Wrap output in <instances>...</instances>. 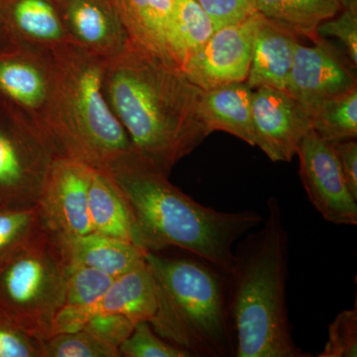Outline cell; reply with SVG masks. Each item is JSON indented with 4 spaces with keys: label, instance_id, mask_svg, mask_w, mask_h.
Masks as SVG:
<instances>
[{
    "label": "cell",
    "instance_id": "obj_1",
    "mask_svg": "<svg viewBox=\"0 0 357 357\" xmlns=\"http://www.w3.org/2000/svg\"><path fill=\"white\" fill-rule=\"evenodd\" d=\"M102 89L136 153L167 175L211 134L201 114L204 89L131 42L103 61Z\"/></svg>",
    "mask_w": 357,
    "mask_h": 357
},
{
    "label": "cell",
    "instance_id": "obj_2",
    "mask_svg": "<svg viewBox=\"0 0 357 357\" xmlns=\"http://www.w3.org/2000/svg\"><path fill=\"white\" fill-rule=\"evenodd\" d=\"M109 175L130 206L134 243L145 251L178 248L227 273L237 241L263 222L252 210L225 213L203 206L136 152Z\"/></svg>",
    "mask_w": 357,
    "mask_h": 357
},
{
    "label": "cell",
    "instance_id": "obj_3",
    "mask_svg": "<svg viewBox=\"0 0 357 357\" xmlns=\"http://www.w3.org/2000/svg\"><path fill=\"white\" fill-rule=\"evenodd\" d=\"M266 208V220L237 244L227 272L236 357H311L294 342L289 319L290 243L283 213L274 197Z\"/></svg>",
    "mask_w": 357,
    "mask_h": 357
},
{
    "label": "cell",
    "instance_id": "obj_4",
    "mask_svg": "<svg viewBox=\"0 0 357 357\" xmlns=\"http://www.w3.org/2000/svg\"><path fill=\"white\" fill-rule=\"evenodd\" d=\"M52 54L45 139L57 156L109 174L135 150L103 93V61L72 43Z\"/></svg>",
    "mask_w": 357,
    "mask_h": 357
},
{
    "label": "cell",
    "instance_id": "obj_5",
    "mask_svg": "<svg viewBox=\"0 0 357 357\" xmlns=\"http://www.w3.org/2000/svg\"><path fill=\"white\" fill-rule=\"evenodd\" d=\"M156 287L154 332L191 357L236 356L229 279L222 269L191 255L166 257L147 251Z\"/></svg>",
    "mask_w": 357,
    "mask_h": 357
},
{
    "label": "cell",
    "instance_id": "obj_6",
    "mask_svg": "<svg viewBox=\"0 0 357 357\" xmlns=\"http://www.w3.org/2000/svg\"><path fill=\"white\" fill-rule=\"evenodd\" d=\"M70 268L62 239L42 227L0 261V312L40 340L51 337Z\"/></svg>",
    "mask_w": 357,
    "mask_h": 357
},
{
    "label": "cell",
    "instance_id": "obj_7",
    "mask_svg": "<svg viewBox=\"0 0 357 357\" xmlns=\"http://www.w3.org/2000/svg\"><path fill=\"white\" fill-rule=\"evenodd\" d=\"M56 157L31 122L0 100V206H36Z\"/></svg>",
    "mask_w": 357,
    "mask_h": 357
},
{
    "label": "cell",
    "instance_id": "obj_8",
    "mask_svg": "<svg viewBox=\"0 0 357 357\" xmlns=\"http://www.w3.org/2000/svg\"><path fill=\"white\" fill-rule=\"evenodd\" d=\"M52 86V52L17 42L0 51V100L31 122L42 135Z\"/></svg>",
    "mask_w": 357,
    "mask_h": 357
},
{
    "label": "cell",
    "instance_id": "obj_9",
    "mask_svg": "<svg viewBox=\"0 0 357 357\" xmlns=\"http://www.w3.org/2000/svg\"><path fill=\"white\" fill-rule=\"evenodd\" d=\"M93 169L57 156L40 194L37 208L42 227L63 241L93 232L89 215V187Z\"/></svg>",
    "mask_w": 357,
    "mask_h": 357
},
{
    "label": "cell",
    "instance_id": "obj_10",
    "mask_svg": "<svg viewBox=\"0 0 357 357\" xmlns=\"http://www.w3.org/2000/svg\"><path fill=\"white\" fill-rule=\"evenodd\" d=\"M307 198L326 222L357 225V199L345 182L335 149L312 129L297 150Z\"/></svg>",
    "mask_w": 357,
    "mask_h": 357
},
{
    "label": "cell",
    "instance_id": "obj_11",
    "mask_svg": "<svg viewBox=\"0 0 357 357\" xmlns=\"http://www.w3.org/2000/svg\"><path fill=\"white\" fill-rule=\"evenodd\" d=\"M356 66L326 38L298 42L285 91L306 107L357 88Z\"/></svg>",
    "mask_w": 357,
    "mask_h": 357
},
{
    "label": "cell",
    "instance_id": "obj_12",
    "mask_svg": "<svg viewBox=\"0 0 357 357\" xmlns=\"http://www.w3.org/2000/svg\"><path fill=\"white\" fill-rule=\"evenodd\" d=\"M255 146L272 162H291L312 129L304 105L282 89L260 86L252 91Z\"/></svg>",
    "mask_w": 357,
    "mask_h": 357
},
{
    "label": "cell",
    "instance_id": "obj_13",
    "mask_svg": "<svg viewBox=\"0 0 357 357\" xmlns=\"http://www.w3.org/2000/svg\"><path fill=\"white\" fill-rule=\"evenodd\" d=\"M259 14L220 28L204 48L185 65L183 72L199 88L206 91L248 77Z\"/></svg>",
    "mask_w": 357,
    "mask_h": 357
},
{
    "label": "cell",
    "instance_id": "obj_14",
    "mask_svg": "<svg viewBox=\"0 0 357 357\" xmlns=\"http://www.w3.org/2000/svg\"><path fill=\"white\" fill-rule=\"evenodd\" d=\"M70 42L105 61L128 47V30L114 0H58Z\"/></svg>",
    "mask_w": 357,
    "mask_h": 357
},
{
    "label": "cell",
    "instance_id": "obj_15",
    "mask_svg": "<svg viewBox=\"0 0 357 357\" xmlns=\"http://www.w3.org/2000/svg\"><path fill=\"white\" fill-rule=\"evenodd\" d=\"M114 1L131 43L166 64L178 68L174 45L173 0Z\"/></svg>",
    "mask_w": 357,
    "mask_h": 357
},
{
    "label": "cell",
    "instance_id": "obj_16",
    "mask_svg": "<svg viewBox=\"0 0 357 357\" xmlns=\"http://www.w3.org/2000/svg\"><path fill=\"white\" fill-rule=\"evenodd\" d=\"M0 14L17 43L52 53L70 43L58 0H0Z\"/></svg>",
    "mask_w": 357,
    "mask_h": 357
},
{
    "label": "cell",
    "instance_id": "obj_17",
    "mask_svg": "<svg viewBox=\"0 0 357 357\" xmlns=\"http://www.w3.org/2000/svg\"><path fill=\"white\" fill-rule=\"evenodd\" d=\"M259 14V13H258ZM299 37L259 14L252 59L245 83L251 89L270 86L285 91Z\"/></svg>",
    "mask_w": 357,
    "mask_h": 357
},
{
    "label": "cell",
    "instance_id": "obj_18",
    "mask_svg": "<svg viewBox=\"0 0 357 357\" xmlns=\"http://www.w3.org/2000/svg\"><path fill=\"white\" fill-rule=\"evenodd\" d=\"M252 91L245 82L204 91L201 114L208 132L223 131L255 146Z\"/></svg>",
    "mask_w": 357,
    "mask_h": 357
},
{
    "label": "cell",
    "instance_id": "obj_19",
    "mask_svg": "<svg viewBox=\"0 0 357 357\" xmlns=\"http://www.w3.org/2000/svg\"><path fill=\"white\" fill-rule=\"evenodd\" d=\"M63 243L72 266L93 268L114 278L143 264L147 253L130 241L96 232L63 241Z\"/></svg>",
    "mask_w": 357,
    "mask_h": 357
},
{
    "label": "cell",
    "instance_id": "obj_20",
    "mask_svg": "<svg viewBox=\"0 0 357 357\" xmlns=\"http://www.w3.org/2000/svg\"><path fill=\"white\" fill-rule=\"evenodd\" d=\"M114 277L86 266H72L64 304L54 319L52 335L82 330L98 312Z\"/></svg>",
    "mask_w": 357,
    "mask_h": 357
},
{
    "label": "cell",
    "instance_id": "obj_21",
    "mask_svg": "<svg viewBox=\"0 0 357 357\" xmlns=\"http://www.w3.org/2000/svg\"><path fill=\"white\" fill-rule=\"evenodd\" d=\"M89 215L93 232L134 243L130 206L109 174L91 172Z\"/></svg>",
    "mask_w": 357,
    "mask_h": 357
},
{
    "label": "cell",
    "instance_id": "obj_22",
    "mask_svg": "<svg viewBox=\"0 0 357 357\" xmlns=\"http://www.w3.org/2000/svg\"><path fill=\"white\" fill-rule=\"evenodd\" d=\"M157 309L156 287L146 261L115 277L103 296L98 312H112L138 324L153 318Z\"/></svg>",
    "mask_w": 357,
    "mask_h": 357
},
{
    "label": "cell",
    "instance_id": "obj_23",
    "mask_svg": "<svg viewBox=\"0 0 357 357\" xmlns=\"http://www.w3.org/2000/svg\"><path fill=\"white\" fill-rule=\"evenodd\" d=\"M255 13L261 14L295 33L316 41L319 25L337 15L340 0H249Z\"/></svg>",
    "mask_w": 357,
    "mask_h": 357
},
{
    "label": "cell",
    "instance_id": "obj_24",
    "mask_svg": "<svg viewBox=\"0 0 357 357\" xmlns=\"http://www.w3.org/2000/svg\"><path fill=\"white\" fill-rule=\"evenodd\" d=\"M215 32L198 0H173V34L178 68L184 70Z\"/></svg>",
    "mask_w": 357,
    "mask_h": 357
},
{
    "label": "cell",
    "instance_id": "obj_25",
    "mask_svg": "<svg viewBox=\"0 0 357 357\" xmlns=\"http://www.w3.org/2000/svg\"><path fill=\"white\" fill-rule=\"evenodd\" d=\"M312 130L328 143L356 139L357 88L307 107Z\"/></svg>",
    "mask_w": 357,
    "mask_h": 357
},
{
    "label": "cell",
    "instance_id": "obj_26",
    "mask_svg": "<svg viewBox=\"0 0 357 357\" xmlns=\"http://www.w3.org/2000/svg\"><path fill=\"white\" fill-rule=\"evenodd\" d=\"M38 208L0 206V261L42 229Z\"/></svg>",
    "mask_w": 357,
    "mask_h": 357
},
{
    "label": "cell",
    "instance_id": "obj_27",
    "mask_svg": "<svg viewBox=\"0 0 357 357\" xmlns=\"http://www.w3.org/2000/svg\"><path fill=\"white\" fill-rule=\"evenodd\" d=\"M44 357H119V347L105 344L84 330L57 333L42 340Z\"/></svg>",
    "mask_w": 357,
    "mask_h": 357
},
{
    "label": "cell",
    "instance_id": "obj_28",
    "mask_svg": "<svg viewBox=\"0 0 357 357\" xmlns=\"http://www.w3.org/2000/svg\"><path fill=\"white\" fill-rule=\"evenodd\" d=\"M124 357H191L189 352L167 342L148 321H140L119 347Z\"/></svg>",
    "mask_w": 357,
    "mask_h": 357
},
{
    "label": "cell",
    "instance_id": "obj_29",
    "mask_svg": "<svg viewBox=\"0 0 357 357\" xmlns=\"http://www.w3.org/2000/svg\"><path fill=\"white\" fill-rule=\"evenodd\" d=\"M342 9L337 15L319 25V37L332 36L340 42L345 55L357 65V0H340Z\"/></svg>",
    "mask_w": 357,
    "mask_h": 357
},
{
    "label": "cell",
    "instance_id": "obj_30",
    "mask_svg": "<svg viewBox=\"0 0 357 357\" xmlns=\"http://www.w3.org/2000/svg\"><path fill=\"white\" fill-rule=\"evenodd\" d=\"M318 356H357V299L351 309L340 312L328 326V342Z\"/></svg>",
    "mask_w": 357,
    "mask_h": 357
},
{
    "label": "cell",
    "instance_id": "obj_31",
    "mask_svg": "<svg viewBox=\"0 0 357 357\" xmlns=\"http://www.w3.org/2000/svg\"><path fill=\"white\" fill-rule=\"evenodd\" d=\"M0 357H44L42 340L0 312Z\"/></svg>",
    "mask_w": 357,
    "mask_h": 357
},
{
    "label": "cell",
    "instance_id": "obj_32",
    "mask_svg": "<svg viewBox=\"0 0 357 357\" xmlns=\"http://www.w3.org/2000/svg\"><path fill=\"white\" fill-rule=\"evenodd\" d=\"M136 326L131 319L112 312H96L82 330L93 335L105 344L119 347Z\"/></svg>",
    "mask_w": 357,
    "mask_h": 357
},
{
    "label": "cell",
    "instance_id": "obj_33",
    "mask_svg": "<svg viewBox=\"0 0 357 357\" xmlns=\"http://www.w3.org/2000/svg\"><path fill=\"white\" fill-rule=\"evenodd\" d=\"M213 21L215 30L236 24L255 13L249 0H198Z\"/></svg>",
    "mask_w": 357,
    "mask_h": 357
},
{
    "label": "cell",
    "instance_id": "obj_34",
    "mask_svg": "<svg viewBox=\"0 0 357 357\" xmlns=\"http://www.w3.org/2000/svg\"><path fill=\"white\" fill-rule=\"evenodd\" d=\"M335 149L345 182L357 199V143L356 139L331 143Z\"/></svg>",
    "mask_w": 357,
    "mask_h": 357
},
{
    "label": "cell",
    "instance_id": "obj_35",
    "mask_svg": "<svg viewBox=\"0 0 357 357\" xmlns=\"http://www.w3.org/2000/svg\"><path fill=\"white\" fill-rule=\"evenodd\" d=\"M16 42L11 37L10 33L7 30L3 20H2L1 14H0V51L13 46Z\"/></svg>",
    "mask_w": 357,
    "mask_h": 357
}]
</instances>
